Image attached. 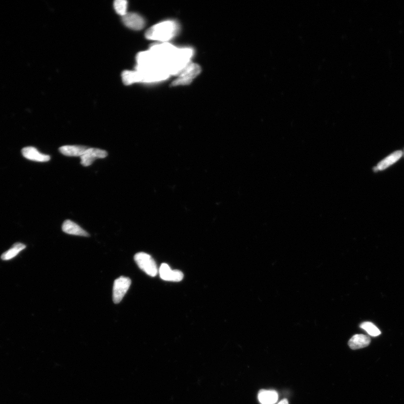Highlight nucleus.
<instances>
[{"instance_id": "15", "label": "nucleus", "mask_w": 404, "mask_h": 404, "mask_svg": "<svg viewBox=\"0 0 404 404\" xmlns=\"http://www.w3.org/2000/svg\"><path fill=\"white\" fill-rule=\"evenodd\" d=\"M360 327L362 328V329L367 331V333L369 335L372 336V337H378V336L380 335L381 334V332L379 328L372 322H364L361 324Z\"/></svg>"}, {"instance_id": "9", "label": "nucleus", "mask_w": 404, "mask_h": 404, "mask_svg": "<svg viewBox=\"0 0 404 404\" xmlns=\"http://www.w3.org/2000/svg\"><path fill=\"white\" fill-rule=\"evenodd\" d=\"M62 230L64 233L70 235L88 237L89 234L83 229L76 223L67 220L63 223Z\"/></svg>"}, {"instance_id": "6", "label": "nucleus", "mask_w": 404, "mask_h": 404, "mask_svg": "<svg viewBox=\"0 0 404 404\" xmlns=\"http://www.w3.org/2000/svg\"><path fill=\"white\" fill-rule=\"evenodd\" d=\"M159 273L162 280L167 281L179 282L183 280L184 274L179 270H172L168 264H162Z\"/></svg>"}, {"instance_id": "13", "label": "nucleus", "mask_w": 404, "mask_h": 404, "mask_svg": "<svg viewBox=\"0 0 404 404\" xmlns=\"http://www.w3.org/2000/svg\"><path fill=\"white\" fill-rule=\"evenodd\" d=\"M259 402L261 404H275L278 398V393L274 390H260L258 396Z\"/></svg>"}, {"instance_id": "5", "label": "nucleus", "mask_w": 404, "mask_h": 404, "mask_svg": "<svg viewBox=\"0 0 404 404\" xmlns=\"http://www.w3.org/2000/svg\"><path fill=\"white\" fill-rule=\"evenodd\" d=\"M108 155L106 151L99 149H88L81 156V164L84 166L91 165L94 161L99 158H105Z\"/></svg>"}, {"instance_id": "11", "label": "nucleus", "mask_w": 404, "mask_h": 404, "mask_svg": "<svg viewBox=\"0 0 404 404\" xmlns=\"http://www.w3.org/2000/svg\"><path fill=\"white\" fill-rule=\"evenodd\" d=\"M371 343V339L367 336L358 334L355 335L350 339L348 345L351 349L357 350L367 347Z\"/></svg>"}, {"instance_id": "10", "label": "nucleus", "mask_w": 404, "mask_h": 404, "mask_svg": "<svg viewBox=\"0 0 404 404\" xmlns=\"http://www.w3.org/2000/svg\"><path fill=\"white\" fill-rule=\"evenodd\" d=\"M403 153L401 150L396 151L392 153L384 159L380 161L379 164L376 167L374 168L373 170L375 172L383 171L384 170L390 167V166L396 163L402 157Z\"/></svg>"}, {"instance_id": "4", "label": "nucleus", "mask_w": 404, "mask_h": 404, "mask_svg": "<svg viewBox=\"0 0 404 404\" xmlns=\"http://www.w3.org/2000/svg\"><path fill=\"white\" fill-rule=\"evenodd\" d=\"M129 278L121 276L114 281L113 287V301L115 304H119L127 294L131 285Z\"/></svg>"}, {"instance_id": "8", "label": "nucleus", "mask_w": 404, "mask_h": 404, "mask_svg": "<svg viewBox=\"0 0 404 404\" xmlns=\"http://www.w3.org/2000/svg\"><path fill=\"white\" fill-rule=\"evenodd\" d=\"M22 154L26 159L37 162H47L51 157L47 154L41 153L37 149L33 147H25L22 149Z\"/></svg>"}, {"instance_id": "1", "label": "nucleus", "mask_w": 404, "mask_h": 404, "mask_svg": "<svg viewBox=\"0 0 404 404\" xmlns=\"http://www.w3.org/2000/svg\"><path fill=\"white\" fill-rule=\"evenodd\" d=\"M179 25L173 21H162L150 27L146 33L147 39L162 42L173 39L179 32Z\"/></svg>"}, {"instance_id": "12", "label": "nucleus", "mask_w": 404, "mask_h": 404, "mask_svg": "<svg viewBox=\"0 0 404 404\" xmlns=\"http://www.w3.org/2000/svg\"><path fill=\"white\" fill-rule=\"evenodd\" d=\"M88 149L82 146H64L60 147L59 151L66 156L81 157Z\"/></svg>"}, {"instance_id": "2", "label": "nucleus", "mask_w": 404, "mask_h": 404, "mask_svg": "<svg viewBox=\"0 0 404 404\" xmlns=\"http://www.w3.org/2000/svg\"><path fill=\"white\" fill-rule=\"evenodd\" d=\"M201 72V68L198 64L190 63L178 74L177 78L172 83V86L190 85L192 80Z\"/></svg>"}, {"instance_id": "7", "label": "nucleus", "mask_w": 404, "mask_h": 404, "mask_svg": "<svg viewBox=\"0 0 404 404\" xmlns=\"http://www.w3.org/2000/svg\"><path fill=\"white\" fill-rule=\"evenodd\" d=\"M123 21L127 27L135 31L142 29L146 23L144 19L140 15L134 13L125 15L123 17Z\"/></svg>"}, {"instance_id": "17", "label": "nucleus", "mask_w": 404, "mask_h": 404, "mask_svg": "<svg viewBox=\"0 0 404 404\" xmlns=\"http://www.w3.org/2000/svg\"><path fill=\"white\" fill-rule=\"evenodd\" d=\"M278 404H289V402L288 401V400L284 399L281 400V401Z\"/></svg>"}, {"instance_id": "3", "label": "nucleus", "mask_w": 404, "mask_h": 404, "mask_svg": "<svg viewBox=\"0 0 404 404\" xmlns=\"http://www.w3.org/2000/svg\"><path fill=\"white\" fill-rule=\"evenodd\" d=\"M136 263L140 269L151 277H155L158 273L157 264L152 256L146 253H138L134 256Z\"/></svg>"}, {"instance_id": "16", "label": "nucleus", "mask_w": 404, "mask_h": 404, "mask_svg": "<svg viewBox=\"0 0 404 404\" xmlns=\"http://www.w3.org/2000/svg\"><path fill=\"white\" fill-rule=\"evenodd\" d=\"M116 13L124 17L127 13L128 2L125 0H116L114 3Z\"/></svg>"}, {"instance_id": "14", "label": "nucleus", "mask_w": 404, "mask_h": 404, "mask_svg": "<svg viewBox=\"0 0 404 404\" xmlns=\"http://www.w3.org/2000/svg\"><path fill=\"white\" fill-rule=\"evenodd\" d=\"M24 244L21 243H15L9 250L3 253L1 255V259L4 260L11 259L16 256L20 252L25 248Z\"/></svg>"}]
</instances>
